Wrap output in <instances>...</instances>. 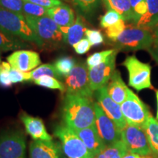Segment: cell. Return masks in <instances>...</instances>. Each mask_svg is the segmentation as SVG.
<instances>
[{
	"mask_svg": "<svg viewBox=\"0 0 158 158\" xmlns=\"http://www.w3.org/2000/svg\"><path fill=\"white\" fill-rule=\"evenodd\" d=\"M92 46V45H91L89 40L87 38L84 37V38L81 40L78 43H77L76 44L74 45L73 47L74 50L77 54L82 55L87 53L88 51L90 50L91 47Z\"/></svg>",
	"mask_w": 158,
	"mask_h": 158,
	"instance_id": "39",
	"label": "cell"
},
{
	"mask_svg": "<svg viewBox=\"0 0 158 158\" xmlns=\"http://www.w3.org/2000/svg\"><path fill=\"white\" fill-rule=\"evenodd\" d=\"M120 106L127 124L145 127L152 114L147 105L130 89H128L127 99Z\"/></svg>",
	"mask_w": 158,
	"mask_h": 158,
	"instance_id": "6",
	"label": "cell"
},
{
	"mask_svg": "<svg viewBox=\"0 0 158 158\" xmlns=\"http://www.w3.org/2000/svg\"><path fill=\"white\" fill-rule=\"evenodd\" d=\"M48 76L54 77L57 79H62V76L57 72L54 64H45L37 67L35 70L30 72V81H36L37 79L42 76Z\"/></svg>",
	"mask_w": 158,
	"mask_h": 158,
	"instance_id": "27",
	"label": "cell"
},
{
	"mask_svg": "<svg viewBox=\"0 0 158 158\" xmlns=\"http://www.w3.org/2000/svg\"><path fill=\"white\" fill-rule=\"evenodd\" d=\"M108 10L117 12L124 21H133V15L130 0H101Z\"/></svg>",
	"mask_w": 158,
	"mask_h": 158,
	"instance_id": "21",
	"label": "cell"
},
{
	"mask_svg": "<svg viewBox=\"0 0 158 158\" xmlns=\"http://www.w3.org/2000/svg\"><path fill=\"white\" fill-rule=\"evenodd\" d=\"M156 100H157V114H156V118L158 120V90L156 91Z\"/></svg>",
	"mask_w": 158,
	"mask_h": 158,
	"instance_id": "44",
	"label": "cell"
},
{
	"mask_svg": "<svg viewBox=\"0 0 158 158\" xmlns=\"http://www.w3.org/2000/svg\"><path fill=\"white\" fill-rule=\"evenodd\" d=\"M7 60L12 68L22 72H31L41 64L38 53L23 49L15 51L7 57Z\"/></svg>",
	"mask_w": 158,
	"mask_h": 158,
	"instance_id": "14",
	"label": "cell"
},
{
	"mask_svg": "<svg viewBox=\"0 0 158 158\" xmlns=\"http://www.w3.org/2000/svg\"><path fill=\"white\" fill-rule=\"evenodd\" d=\"M9 75L13 84L30 81V72H22L11 68L9 70Z\"/></svg>",
	"mask_w": 158,
	"mask_h": 158,
	"instance_id": "37",
	"label": "cell"
},
{
	"mask_svg": "<svg viewBox=\"0 0 158 158\" xmlns=\"http://www.w3.org/2000/svg\"><path fill=\"white\" fill-rule=\"evenodd\" d=\"M130 3L133 15V23L135 24L147 11V0H130Z\"/></svg>",
	"mask_w": 158,
	"mask_h": 158,
	"instance_id": "32",
	"label": "cell"
},
{
	"mask_svg": "<svg viewBox=\"0 0 158 158\" xmlns=\"http://www.w3.org/2000/svg\"><path fill=\"white\" fill-rule=\"evenodd\" d=\"M74 131L82 140L94 158L106 147V143L98 134L95 124L91 127L81 130H76Z\"/></svg>",
	"mask_w": 158,
	"mask_h": 158,
	"instance_id": "16",
	"label": "cell"
},
{
	"mask_svg": "<svg viewBox=\"0 0 158 158\" xmlns=\"http://www.w3.org/2000/svg\"><path fill=\"white\" fill-rule=\"evenodd\" d=\"M87 65L81 61L76 63L70 74L65 78L67 94H74L92 100L94 91L90 86Z\"/></svg>",
	"mask_w": 158,
	"mask_h": 158,
	"instance_id": "7",
	"label": "cell"
},
{
	"mask_svg": "<svg viewBox=\"0 0 158 158\" xmlns=\"http://www.w3.org/2000/svg\"><path fill=\"white\" fill-rule=\"evenodd\" d=\"M85 35L92 46L99 45L104 42L103 35L99 30L87 29L85 31Z\"/></svg>",
	"mask_w": 158,
	"mask_h": 158,
	"instance_id": "38",
	"label": "cell"
},
{
	"mask_svg": "<svg viewBox=\"0 0 158 158\" xmlns=\"http://www.w3.org/2000/svg\"><path fill=\"white\" fill-rule=\"evenodd\" d=\"M148 51L149 52V54H151V56H152V58L155 59V61L158 64V44L157 43H153L152 46L150 48Z\"/></svg>",
	"mask_w": 158,
	"mask_h": 158,
	"instance_id": "41",
	"label": "cell"
},
{
	"mask_svg": "<svg viewBox=\"0 0 158 158\" xmlns=\"http://www.w3.org/2000/svg\"><path fill=\"white\" fill-rule=\"evenodd\" d=\"M123 19L117 12L113 10H108V11L100 18V26L102 28L106 29L110 26L115 24L119 20Z\"/></svg>",
	"mask_w": 158,
	"mask_h": 158,
	"instance_id": "33",
	"label": "cell"
},
{
	"mask_svg": "<svg viewBox=\"0 0 158 158\" xmlns=\"http://www.w3.org/2000/svg\"><path fill=\"white\" fill-rule=\"evenodd\" d=\"M61 1H68V0H61Z\"/></svg>",
	"mask_w": 158,
	"mask_h": 158,
	"instance_id": "45",
	"label": "cell"
},
{
	"mask_svg": "<svg viewBox=\"0 0 158 158\" xmlns=\"http://www.w3.org/2000/svg\"><path fill=\"white\" fill-rule=\"evenodd\" d=\"M11 68L8 62H2L0 63V86L2 87H10L13 84L9 75V70Z\"/></svg>",
	"mask_w": 158,
	"mask_h": 158,
	"instance_id": "35",
	"label": "cell"
},
{
	"mask_svg": "<svg viewBox=\"0 0 158 158\" xmlns=\"http://www.w3.org/2000/svg\"><path fill=\"white\" fill-rule=\"evenodd\" d=\"M0 62H1V55H0Z\"/></svg>",
	"mask_w": 158,
	"mask_h": 158,
	"instance_id": "46",
	"label": "cell"
},
{
	"mask_svg": "<svg viewBox=\"0 0 158 158\" xmlns=\"http://www.w3.org/2000/svg\"><path fill=\"white\" fill-rule=\"evenodd\" d=\"M98 102L108 117L113 121L120 130H124L127 124L124 119L121 110V106L114 101L107 92L106 86L96 91Z\"/></svg>",
	"mask_w": 158,
	"mask_h": 158,
	"instance_id": "13",
	"label": "cell"
},
{
	"mask_svg": "<svg viewBox=\"0 0 158 158\" xmlns=\"http://www.w3.org/2000/svg\"><path fill=\"white\" fill-rule=\"evenodd\" d=\"M94 108L95 113V127L106 145H110L121 141V130L106 115L98 102H94Z\"/></svg>",
	"mask_w": 158,
	"mask_h": 158,
	"instance_id": "11",
	"label": "cell"
},
{
	"mask_svg": "<svg viewBox=\"0 0 158 158\" xmlns=\"http://www.w3.org/2000/svg\"><path fill=\"white\" fill-rule=\"evenodd\" d=\"M23 0H0V7L7 10L22 14Z\"/></svg>",
	"mask_w": 158,
	"mask_h": 158,
	"instance_id": "36",
	"label": "cell"
},
{
	"mask_svg": "<svg viewBox=\"0 0 158 158\" xmlns=\"http://www.w3.org/2000/svg\"><path fill=\"white\" fill-rule=\"evenodd\" d=\"M121 136L128 152L142 156L152 155L144 128L127 124L121 131Z\"/></svg>",
	"mask_w": 158,
	"mask_h": 158,
	"instance_id": "9",
	"label": "cell"
},
{
	"mask_svg": "<svg viewBox=\"0 0 158 158\" xmlns=\"http://www.w3.org/2000/svg\"><path fill=\"white\" fill-rule=\"evenodd\" d=\"M115 49H109V50H106L100 51V52H96L94 54L90 55L86 59V65L88 68H92L95 67L97 65L101 64L104 62L107 59L109 56H110L114 51Z\"/></svg>",
	"mask_w": 158,
	"mask_h": 158,
	"instance_id": "31",
	"label": "cell"
},
{
	"mask_svg": "<svg viewBox=\"0 0 158 158\" xmlns=\"http://www.w3.org/2000/svg\"><path fill=\"white\" fill-rule=\"evenodd\" d=\"M0 63H1V62H0Z\"/></svg>",
	"mask_w": 158,
	"mask_h": 158,
	"instance_id": "47",
	"label": "cell"
},
{
	"mask_svg": "<svg viewBox=\"0 0 158 158\" xmlns=\"http://www.w3.org/2000/svg\"><path fill=\"white\" fill-rule=\"evenodd\" d=\"M84 19L81 15H78L73 24L69 27L68 34L66 36V43L73 46L81 40L84 38L85 31L86 30Z\"/></svg>",
	"mask_w": 158,
	"mask_h": 158,
	"instance_id": "23",
	"label": "cell"
},
{
	"mask_svg": "<svg viewBox=\"0 0 158 158\" xmlns=\"http://www.w3.org/2000/svg\"><path fill=\"white\" fill-rule=\"evenodd\" d=\"M118 50L116 51L101 64L88 68L90 86L94 92L106 86L109 82L116 68V59Z\"/></svg>",
	"mask_w": 158,
	"mask_h": 158,
	"instance_id": "12",
	"label": "cell"
},
{
	"mask_svg": "<svg viewBox=\"0 0 158 158\" xmlns=\"http://www.w3.org/2000/svg\"><path fill=\"white\" fill-rule=\"evenodd\" d=\"M29 47L30 44L27 41L0 30V51H17Z\"/></svg>",
	"mask_w": 158,
	"mask_h": 158,
	"instance_id": "22",
	"label": "cell"
},
{
	"mask_svg": "<svg viewBox=\"0 0 158 158\" xmlns=\"http://www.w3.org/2000/svg\"><path fill=\"white\" fill-rule=\"evenodd\" d=\"M148 141L154 158H158V120L152 115L145 127Z\"/></svg>",
	"mask_w": 158,
	"mask_h": 158,
	"instance_id": "24",
	"label": "cell"
},
{
	"mask_svg": "<svg viewBox=\"0 0 158 158\" xmlns=\"http://www.w3.org/2000/svg\"><path fill=\"white\" fill-rule=\"evenodd\" d=\"M26 147L22 132L7 130L0 133V158H26Z\"/></svg>",
	"mask_w": 158,
	"mask_h": 158,
	"instance_id": "10",
	"label": "cell"
},
{
	"mask_svg": "<svg viewBox=\"0 0 158 158\" xmlns=\"http://www.w3.org/2000/svg\"><path fill=\"white\" fill-rule=\"evenodd\" d=\"M21 119L23 122L27 133L36 141H51L53 138L47 132L46 128L41 118L34 117L29 114L23 113L21 115Z\"/></svg>",
	"mask_w": 158,
	"mask_h": 158,
	"instance_id": "15",
	"label": "cell"
},
{
	"mask_svg": "<svg viewBox=\"0 0 158 158\" xmlns=\"http://www.w3.org/2000/svg\"><path fill=\"white\" fill-rule=\"evenodd\" d=\"M158 24V0H147V11L135 25L143 29H154Z\"/></svg>",
	"mask_w": 158,
	"mask_h": 158,
	"instance_id": "20",
	"label": "cell"
},
{
	"mask_svg": "<svg viewBox=\"0 0 158 158\" xmlns=\"http://www.w3.org/2000/svg\"><path fill=\"white\" fill-rule=\"evenodd\" d=\"M27 23L35 34L44 43L45 46L56 47L65 43L64 36L61 27L50 17H33L24 15Z\"/></svg>",
	"mask_w": 158,
	"mask_h": 158,
	"instance_id": "4",
	"label": "cell"
},
{
	"mask_svg": "<svg viewBox=\"0 0 158 158\" xmlns=\"http://www.w3.org/2000/svg\"><path fill=\"white\" fill-rule=\"evenodd\" d=\"M76 64V60L71 56H62L54 62V66L57 72L65 78L70 74Z\"/></svg>",
	"mask_w": 158,
	"mask_h": 158,
	"instance_id": "28",
	"label": "cell"
},
{
	"mask_svg": "<svg viewBox=\"0 0 158 158\" xmlns=\"http://www.w3.org/2000/svg\"><path fill=\"white\" fill-rule=\"evenodd\" d=\"M122 158H154V157L152 155H151V156H142V155H137V154L127 152Z\"/></svg>",
	"mask_w": 158,
	"mask_h": 158,
	"instance_id": "42",
	"label": "cell"
},
{
	"mask_svg": "<svg viewBox=\"0 0 158 158\" xmlns=\"http://www.w3.org/2000/svg\"><path fill=\"white\" fill-rule=\"evenodd\" d=\"M24 1L30 2L31 3L36 4L37 5L42 6L48 9L56 7L63 3V2L61 0H24Z\"/></svg>",
	"mask_w": 158,
	"mask_h": 158,
	"instance_id": "40",
	"label": "cell"
},
{
	"mask_svg": "<svg viewBox=\"0 0 158 158\" xmlns=\"http://www.w3.org/2000/svg\"><path fill=\"white\" fill-rule=\"evenodd\" d=\"M48 8L42 6L37 5L36 4L31 3L30 2L23 0V6L22 14L23 15H29L33 17L47 16Z\"/></svg>",
	"mask_w": 158,
	"mask_h": 158,
	"instance_id": "30",
	"label": "cell"
},
{
	"mask_svg": "<svg viewBox=\"0 0 158 158\" xmlns=\"http://www.w3.org/2000/svg\"><path fill=\"white\" fill-rule=\"evenodd\" d=\"M60 146L53 141H31L29 145L30 158H61Z\"/></svg>",
	"mask_w": 158,
	"mask_h": 158,
	"instance_id": "17",
	"label": "cell"
},
{
	"mask_svg": "<svg viewBox=\"0 0 158 158\" xmlns=\"http://www.w3.org/2000/svg\"><path fill=\"white\" fill-rule=\"evenodd\" d=\"M0 30L28 43H35L39 47L45 46L44 43L27 23L24 15L2 7H0Z\"/></svg>",
	"mask_w": 158,
	"mask_h": 158,
	"instance_id": "2",
	"label": "cell"
},
{
	"mask_svg": "<svg viewBox=\"0 0 158 158\" xmlns=\"http://www.w3.org/2000/svg\"><path fill=\"white\" fill-rule=\"evenodd\" d=\"M64 124L73 130L95 124L94 102L89 98L67 94L62 106Z\"/></svg>",
	"mask_w": 158,
	"mask_h": 158,
	"instance_id": "1",
	"label": "cell"
},
{
	"mask_svg": "<svg viewBox=\"0 0 158 158\" xmlns=\"http://www.w3.org/2000/svg\"><path fill=\"white\" fill-rule=\"evenodd\" d=\"M152 35L154 38V43H157L158 44V24L154 28V31Z\"/></svg>",
	"mask_w": 158,
	"mask_h": 158,
	"instance_id": "43",
	"label": "cell"
},
{
	"mask_svg": "<svg viewBox=\"0 0 158 158\" xmlns=\"http://www.w3.org/2000/svg\"><path fill=\"white\" fill-rule=\"evenodd\" d=\"M122 64L125 67L129 74V85L135 90L152 89L151 65L138 60L135 55L126 57Z\"/></svg>",
	"mask_w": 158,
	"mask_h": 158,
	"instance_id": "8",
	"label": "cell"
},
{
	"mask_svg": "<svg viewBox=\"0 0 158 158\" xmlns=\"http://www.w3.org/2000/svg\"><path fill=\"white\" fill-rule=\"evenodd\" d=\"M35 84L45 88L57 89L60 91L61 92H64L66 90L65 85L62 82H61L56 78L48 76L40 77L36 81H35Z\"/></svg>",
	"mask_w": 158,
	"mask_h": 158,
	"instance_id": "29",
	"label": "cell"
},
{
	"mask_svg": "<svg viewBox=\"0 0 158 158\" xmlns=\"http://www.w3.org/2000/svg\"><path fill=\"white\" fill-rule=\"evenodd\" d=\"M54 134L60 141L63 152L68 157L94 158L76 132L65 124L56 126Z\"/></svg>",
	"mask_w": 158,
	"mask_h": 158,
	"instance_id": "5",
	"label": "cell"
},
{
	"mask_svg": "<svg viewBox=\"0 0 158 158\" xmlns=\"http://www.w3.org/2000/svg\"><path fill=\"white\" fill-rule=\"evenodd\" d=\"M126 28L125 21L124 19H121L116 23L115 24L110 26V27H108L106 29V34L107 36L108 40L110 42H112L114 40H116L117 37L119 36Z\"/></svg>",
	"mask_w": 158,
	"mask_h": 158,
	"instance_id": "34",
	"label": "cell"
},
{
	"mask_svg": "<svg viewBox=\"0 0 158 158\" xmlns=\"http://www.w3.org/2000/svg\"><path fill=\"white\" fill-rule=\"evenodd\" d=\"M47 15L62 27H70L75 22L74 11L70 6L64 3L48 8Z\"/></svg>",
	"mask_w": 158,
	"mask_h": 158,
	"instance_id": "19",
	"label": "cell"
},
{
	"mask_svg": "<svg viewBox=\"0 0 158 158\" xmlns=\"http://www.w3.org/2000/svg\"><path fill=\"white\" fill-rule=\"evenodd\" d=\"M127 152V147L121 140L106 146L94 158H122Z\"/></svg>",
	"mask_w": 158,
	"mask_h": 158,
	"instance_id": "25",
	"label": "cell"
},
{
	"mask_svg": "<svg viewBox=\"0 0 158 158\" xmlns=\"http://www.w3.org/2000/svg\"><path fill=\"white\" fill-rule=\"evenodd\" d=\"M106 89L108 95L116 103L121 105L127 99L129 88L124 82L119 71H114L109 82L106 85Z\"/></svg>",
	"mask_w": 158,
	"mask_h": 158,
	"instance_id": "18",
	"label": "cell"
},
{
	"mask_svg": "<svg viewBox=\"0 0 158 158\" xmlns=\"http://www.w3.org/2000/svg\"><path fill=\"white\" fill-rule=\"evenodd\" d=\"M111 43L118 51H148L153 45L154 38L150 29L129 24Z\"/></svg>",
	"mask_w": 158,
	"mask_h": 158,
	"instance_id": "3",
	"label": "cell"
},
{
	"mask_svg": "<svg viewBox=\"0 0 158 158\" xmlns=\"http://www.w3.org/2000/svg\"><path fill=\"white\" fill-rule=\"evenodd\" d=\"M81 15L91 16L100 5L101 0H70Z\"/></svg>",
	"mask_w": 158,
	"mask_h": 158,
	"instance_id": "26",
	"label": "cell"
}]
</instances>
